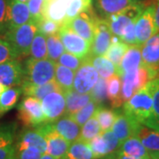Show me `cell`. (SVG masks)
<instances>
[{
  "mask_svg": "<svg viewBox=\"0 0 159 159\" xmlns=\"http://www.w3.org/2000/svg\"><path fill=\"white\" fill-rule=\"evenodd\" d=\"M151 159H159V151H151L149 152Z\"/></svg>",
  "mask_w": 159,
  "mask_h": 159,
  "instance_id": "53",
  "label": "cell"
},
{
  "mask_svg": "<svg viewBox=\"0 0 159 159\" xmlns=\"http://www.w3.org/2000/svg\"><path fill=\"white\" fill-rule=\"evenodd\" d=\"M101 133L102 131L100 128V125L98 123L96 115L94 114L90 119L82 125L81 130L80 133L79 139L84 142H89L93 138L97 136Z\"/></svg>",
  "mask_w": 159,
  "mask_h": 159,
  "instance_id": "36",
  "label": "cell"
},
{
  "mask_svg": "<svg viewBox=\"0 0 159 159\" xmlns=\"http://www.w3.org/2000/svg\"><path fill=\"white\" fill-rule=\"evenodd\" d=\"M92 3L93 0H72L66 9V17L62 24H66L80 12L92 8Z\"/></svg>",
  "mask_w": 159,
  "mask_h": 159,
  "instance_id": "38",
  "label": "cell"
},
{
  "mask_svg": "<svg viewBox=\"0 0 159 159\" xmlns=\"http://www.w3.org/2000/svg\"><path fill=\"white\" fill-rule=\"evenodd\" d=\"M91 100L98 105H102L106 101L107 97V80L99 77L97 83L89 92Z\"/></svg>",
  "mask_w": 159,
  "mask_h": 159,
  "instance_id": "39",
  "label": "cell"
},
{
  "mask_svg": "<svg viewBox=\"0 0 159 159\" xmlns=\"http://www.w3.org/2000/svg\"><path fill=\"white\" fill-rule=\"evenodd\" d=\"M6 89V87H5V86H3L1 83H0V95L4 92V90Z\"/></svg>",
  "mask_w": 159,
  "mask_h": 159,
  "instance_id": "56",
  "label": "cell"
},
{
  "mask_svg": "<svg viewBox=\"0 0 159 159\" xmlns=\"http://www.w3.org/2000/svg\"><path fill=\"white\" fill-rule=\"evenodd\" d=\"M122 111L141 125L159 132V126L154 117L153 101L148 82L124 102Z\"/></svg>",
  "mask_w": 159,
  "mask_h": 159,
  "instance_id": "1",
  "label": "cell"
},
{
  "mask_svg": "<svg viewBox=\"0 0 159 159\" xmlns=\"http://www.w3.org/2000/svg\"><path fill=\"white\" fill-rule=\"evenodd\" d=\"M47 123H53L66 114V99L63 91H54L41 100Z\"/></svg>",
  "mask_w": 159,
  "mask_h": 159,
  "instance_id": "11",
  "label": "cell"
},
{
  "mask_svg": "<svg viewBox=\"0 0 159 159\" xmlns=\"http://www.w3.org/2000/svg\"><path fill=\"white\" fill-rule=\"evenodd\" d=\"M57 34L67 52L80 57H86L89 54L90 43L76 34L66 25H61Z\"/></svg>",
  "mask_w": 159,
  "mask_h": 159,
  "instance_id": "7",
  "label": "cell"
},
{
  "mask_svg": "<svg viewBox=\"0 0 159 159\" xmlns=\"http://www.w3.org/2000/svg\"><path fill=\"white\" fill-rule=\"evenodd\" d=\"M136 137L148 152L159 151V132L146 125H141L137 131Z\"/></svg>",
  "mask_w": 159,
  "mask_h": 159,
  "instance_id": "28",
  "label": "cell"
},
{
  "mask_svg": "<svg viewBox=\"0 0 159 159\" xmlns=\"http://www.w3.org/2000/svg\"><path fill=\"white\" fill-rule=\"evenodd\" d=\"M112 33L105 19L97 16L94 39L91 43L89 56H104L111 45Z\"/></svg>",
  "mask_w": 159,
  "mask_h": 159,
  "instance_id": "12",
  "label": "cell"
},
{
  "mask_svg": "<svg viewBox=\"0 0 159 159\" xmlns=\"http://www.w3.org/2000/svg\"><path fill=\"white\" fill-rule=\"evenodd\" d=\"M43 152L35 147H28L15 150V159H39Z\"/></svg>",
  "mask_w": 159,
  "mask_h": 159,
  "instance_id": "49",
  "label": "cell"
},
{
  "mask_svg": "<svg viewBox=\"0 0 159 159\" xmlns=\"http://www.w3.org/2000/svg\"><path fill=\"white\" fill-rule=\"evenodd\" d=\"M66 159H95V157L89 143L78 139L70 144Z\"/></svg>",
  "mask_w": 159,
  "mask_h": 159,
  "instance_id": "32",
  "label": "cell"
},
{
  "mask_svg": "<svg viewBox=\"0 0 159 159\" xmlns=\"http://www.w3.org/2000/svg\"><path fill=\"white\" fill-rule=\"evenodd\" d=\"M37 31V24L31 20L5 34V39L9 42L18 58L29 55L30 46Z\"/></svg>",
  "mask_w": 159,
  "mask_h": 159,
  "instance_id": "4",
  "label": "cell"
},
{
  "mask_svg": "<svg viewBox=\"0 0 159 159\" xmlns=\"http://www.w3.org/2000/svg\"><path fill=\"white\" fill-rule=\"evenodd\" d=\"M102 159H116V157H115V156H114V154H110V155H108V156H106V157H104Z\"/></svg>",
  "mask_w": 159,
  "mask_h": 159,
  "instance_id": "55",
  "label": "cell"
},
{
  "mask_svg": "<svg viewBox=\"0 0 159 159\" xmlns=\"http://www.w3.org/2000/svg\"><path fill=\"white\" fill-rule=\"evenodd\" d=\"M31 20V16L27 3L10 0L9 3V30L16 29ZM8 30V31H9Z\"/></svg>",
  "mask_w": 159,
  "mask_h": 159,
  "instance_id": "22",
  "label": "cell"
},
{
  "mask_svg": "<svg viewBox=\"0 0 159 159\" xmlns=\"http://www.w3.org/2000/svg\"><path fill=\"white\" fill-rule=\"evenodd\" d=\"M22 94L26 97H34L38 100H42L43 97L54 91H62L61 88L58 86L57 81L55 80H52L51 81L47 82L45 84L38 86L30 85L22 82L20 84Z\"/></svg>",
  "mask_w": 159,
  "mask_h": 159,
  "instance_id": "24",
  "label": "cell"
},
{
  "mask_svg": "<svg viewBox=\"0 0 159 159\" xmlns=\"http://www.w3.org/2000/svg\"><path fill=\"white\" fill-rule=\"evenodd\" d=\"M121 79L118 74H114L107 80V97L112 109H119L123 105L121 98Z\"/></svg>",
  "mask_w": 159,
  "mask_h": 159,
  "instance_id": "30",
  "label": "cell"
},
{
  "mask_svg": "<svg viewBox=\"0 0 159 159\" xmlns=\"http://www.w3.org/2000/svg\"><path fill=\"white\" fill-rule=\"evenodd\" d=\"M53 128L70 143L75 142L80 137V125L69 115H64L60 119L51 123Z\"/></svg>",
  "mask_w": 159,
  "mask_h": 159,
  "instance_id": "21",
  "label": "cell"
},
{
  "mask_svg": "<svg viewBox=\"0 0 159 159\" xmlns=\"http://www.w3.org/2000/svg\"><path fill=\"white\" fill-rule=\"evenodd\" d=\"M28 147H35L39 148L43 153L47 149L45 138L38 126L26 127L16 137L15 150Z\"/></svg>",
  "mask_w": 159,
  "mask_h": 159,
  "instance_id": "17",
  "label": "cell"
},
{
  "mask_svg": "<svg viewBox=\"0 0 159 159\" xmlns=\"http://www.w3.org/2000/svg\"><path fill=\"white\" fill-rule=\"evenodd\" d=\"M14 58L18 57L9 42L5 38H0V64Z\"/></svg>",
  "mask_w": 159,
  "mask_h": 159,
  "instance_id": "47",
  "label": "cell"
},
{
  "mask_svg": "<svg viewBox=\"0 0 159 159\" xmlns=\"http://www.w3.org/2000/svg\"><path fill=\"white\" fill-rule=\"evenodd\" d=\"M98 106H99L98 104L91 100L90 102H88L84 107H82L77 112L70 115V117L74 119L80 126H81L95 114Z\"/></svg>",
  "mask_w": 159,
  "mask_h": 159,
  "instance_id": "40",
  "label": "cell"
},
{
  "mask_svg": "<svg viewBox=\"0 0 159 159\" xmlns=\"http://www.w3.org/2000/svg\"><path fill=\"white\" fill-rule=\"evenodd\" d=\"M65 99H66V114L65 115H72L77 112L82 107L91 101V97L89 93L81 94L77 91L70 89L65 91Z\"/></svg>",
  "mask_w": 159,
  "mask_h": 159,
  "instance_id": "23",
  "label": "cell"
},
{
  "mask_svg": "<svg viewBox=\"0 0 159 159\" xmlns=\"http://www.w3.org/2000/svg\"><path fill=\"white\" fill-rule=\"evenodd\" d=\"M87 59L96 68L99 77L109 79L111 76L117 74V66L104 56H87Z\"/></svg>",
  "mask_w": 159,
  "mask_h": 159,
  "instance_id": "29",
  "label": "cell"
},
{
  "mask_svg": "<svg viewBox=\"0 0 159 159\" xmlns=\"http://www.w3.org/2000/svg\"><path fill=\"white\" fill-rule=\"evenodd\" d=\"M159 76V70H153L145 66L125 73L121 76V98L123 104L129 100L137 91L147 85L148 81Z\"/></svg>",
  "mask_w": 159,
  "mask_h": 159,
  "instance_id": "3",
  "label": "cell"
},
{
  "mask_svg": "<svg viewBox=\"0 0 159 159\" xmlns=\"http://www.w3.org/2000/svg\"><path fill=\"white\" fill-rule=\"evenodd\" d=\"M117 116L114 121L111 131L118 137L120 143L125 142L126 139L131 136H136L137 131L141 124L122 111V109H115Z\"/></svg>",
  "mask_w": 159,
  "mask_h": 159,
  "instance_id": "15",
  "label": "cell"
},
{
  "mask_svg": "<svg viewBox=\"0 0 159 159\" xmlns=\"http://www.w3.org/2000/svg\"><path fill=\"white\" fill-rule=\"evenodd\" d=\"M86 59H87V57H80L75 56L74 54H71L69 52H64L57 59V64L72 69L73 71H76L83 63L85 62Z\"/></svg>",
  "mask_w": 159,
  "mask_h": 159,
  "instance_id": "42",
  "label": "cell"
},
{
  "mask_svg": "<svg viewBox=\"0 0 159 159\" xmlns=\"http://www.w3.org/2000/svg\"><path fill=\"white\" fill-rule=\"evenodd\" d=\"M47 1H50V0H44V2H47Z\"/></svg>",
  "mask_w": 159,
  "mask_h": 159,
  "instance_id": "59",
  "label": "cell"
},
{
  "mask_svg": "<svg viewBox=\"0 0 159 159\" xmlns=\"http://www.w3.org/2000/svg\"><path fill=\"white\" fill-rule=\"evenodd\" d=\"M22 94L21 87H8L0 95V117L17 105L19 98Z\"/></svg>",
  "mask_w": 159,
  "mask_h": 159,
  "instance_id": "26",
  "label": "cell"
},
{
  "mask_svg": "<svg viewBox=\"0 0 159 159\" xmlns=\"http://www.w3.org/2000/svg\"><path fill=\"white\" fill-rule=\"evenodd\" d=\"M46 43L48 51V58L56 62L65 51V47L63 45L62 41L58 34L57 33L48 35L46 39Z\"/></svg>",
  "mask_w": 159,
  "mask_h": 159,
  "instance_id": "37",
  "label": "cell"
},
{
  "mask_svg": "<svg viewBox=\"0 0 159 159\" xmlns=\"http://www.w3.org/2000/svg\"><path fill=\"white\" fill-rule=\"evenodd\" d=\"M89 143L90 145L92 152L94 154L95 159H102L110 155L107 144L105 142V140L103 139L102 134H99L97 136L93 138Z\"/></svg>",
  "mask_w": 159,
  "mask_h": 159,
  "instance_id": "41",
  "label": "cell"
},
{
  "mask_svg": "<svg viewBox=\"0 0 159 159\" xmlns=\"http://www.w3.org/2000/svg\"><path fill=\"white\" fill-rule=\"evenodd\" d=\"M118 151L132 157L150 158L148 149L142 145L141 141L136 136L129 137L125 142H122Z\"/></svg>",
  "mask_w": 159,
  "mask_h": 159,
  "instance_id": "27",
  "label": "cell"
},
{
  "mask_svg": "<svg viewBox=\"0 0 159 159\" xmlns=\"http://www.w3.org/2000/svg\"><path fill=\"white\" fill-rule=\"evenodd\" d=\"M31 20L37 23L43 18V6L44 0H29L28 1Z\"/></svg>",
  "mask_w": 159,
  "mask_h": 159,
  "instance_id": "46",
  "label": "cell"
},
{
  "mask_svg": "<svg viewBox=\"0 0 159 159\" xmlns=\"http://www.w3.org/2000/svg\"><path fill=\"white\" fill-rule=\"evenodd\" d=\"M9 3L10 0H0V34L9 30Z\"/></svg>",
  "mask_w": 159,
  "mask_h": 159,
  "instance_id": "45",
  "label": "cell"
},
{
  "mask_svg": "<svg viewBox=\"0 0 159 159\" xmlns=\"http://www.w3.org/2000/svg\"><path fill=\"white\" fill-rule=\"evenodd\" d=\"M148 85L150 87L153 101L154 117L159 126V76L148 81Z\"/></svg>",
  "mask_w": 159,
  "mask_h": 159,
  "instance_id": "44",
  "label": "cell"
},
{
  "mask_svg": "<svg viewBox=\"0 0 159 159\" xmlns=\"http://www.w3.org/2000/svg\"><path fill=\"white\" fill-rule=\"evenodd\" d=\"M155 21L157 32H159V0H157L156 4V9H155Z\"/></svg>",
  "mask_w": 159,
  "mask_h": 159,
  "instance_id": "52",
  "label": "cell"
},
{
  "mask_svg": "<svg viewBox=\"0 0 159 159\" xmlns=\"http://www.w3.org/2000/svg\"><path fill=\"white\" fill-rule=\"evenodd\" d=\"M114 156L116 159H151V158H142V157H132V156H128L125 154L120 153L119 151H116L114 152Z\"/></svg>",
  "mask_w": 159,
  "mask_h": 159,
  "instance_id": "51",
  "label": "cell"
},
{
  "mask_svg": "<svg viewBox=\"0 0 159 159\" xmlns=\"http://www.w3.org/2000/svg\"><path fill=\"white\" fill-rule=\"evenodd\" d=\"M138 2V0H94V6L97 16L107 19Z\"/></svg>",
  "mask_w": 159,
  "mask_h": 159,
  "instance_id": "19",
  "label": "cell"
},
{
  "mask_svg": "<svg viewBox=\"0 0 159 159\" xmlns=\"http://www.w3.org/2000/svg\"><path fill=\"white\" fill-rule=\"evenodd\" d=\"M142 66L159 70V32L142 45Z\"/></svg>",
  "mask_w": 159,
  "mask_h": 159,
  "instance_id": "18",
  "label": "cell"
},
{
  "mask_svg": "<svg viewBox=\"0 0 159 159\" xmlns=\"http://www.w3.org/2000/svg\"><path fill=\"white\" fill-rule=\"evenodd\" d=\"M155 9L156 4L146 6L140 16L137 18L135 21L137 45H142L154 34L157 33L155 21Z\"/></svg>",
  "mask_w": 159,
  "mask_h": 159,
  "instance_id": "9",
  "label": "cell"
},
{
  "mask_svg": "<svg viewBox=\"0 0 159 159\" xmlns=\"http://www.w3.org/2000/svg\"><path fill=\"white\" fill-rule=\"evenodd\" d=\"M74 73L72 69L66 67L62 65L56 64V72L54 80L57 81L58 86L61 88L63 92L73 89Z\"/></svg>",
  "mask_w": 159,
  "mask_h": 159,
  "instance_id": "33",
  "label": "cell"
},
{
  "mask_svg": "<svg viewBox=\"0 0 159 159\" xmlns=\"http://www.w3.org/2000/svg\"><path fill=\"white\" fill-rule=\"evenodd\" d=\"M145 7L146 6L142 3L138 2L105 19L112 34L120 37L124 29L129 23L133 20H135L140 16Z\"/></svg>",
  "mask_w": 159,
  "mask_h": 159,
  "instance_id": "8",
  "label": "cell"
},
{
  "mask_svg": "<svg viewBox=\"0 0 159 159\" xmlns=\"http://www.w3.org/2000/svg\"><path fill=\"white\" fill-rule=\"evenodd\" d=\"M38 127L45 138L46 153L50 154L56 159H66V154L71 143L53 128L51 123H44Z\"/></svg>",
  "mask_w": 159,
  "mask_h": 159,
  "instance_id": "6",
  "label": "cell"
},
{
  "mask_svg": "<svg viewBox=\"0 0 159 159\" xmlns=\"http://www.w3.org/2000/svg\"><path fill=\"white\" fill-rule=\"evenodd\" d=\"M25 77L24 65L18 59L0 64V83L6 88L20 85Z\"/></svg>",
  "mask_w": 159,
  "mask_h": 159,
  "instance_id": "14",
  "label": "cell"
},
{
  "mask_svg": "<svg viewBox=\"0 0 159 159\" xmlns=\"http://www.w3.org/2000/svg\"><path fill=\"white\" fill-rule=\"evenodd\" d=\"M142 45H129L127 51L117 67V74L122 76L128 72H132L142 66Z\"/></svg>",
  "mask_w": 159,
  "mask_h": 159,
  "instance_id": "20",
  "label": "cell"
},
{
  "mask_svg": "<svg viewBox=\"0 0 159 159\" xmlns=\"http://www.w3.org/2000/svg\"><path fill=\"white\" fill-rule=\"evenodd\" d=\"M17 128L15 122L0 125V159H15Z\"/></svg>",
  "mask_w": 159,
  "mask_h": 159,
  "instance_id": "16",
  "label": "cell"
},
{
  "mask_svg": "<svg viewBox=\"0 0 159 159\" xmlns=\"http://www.w3.org/2000/svg\"><path fill=\"white\" fill-rule=\"evenodd\" d=\"M29 55L35 59H44L48 57L45 35L40 33L39 31L36 32L31 43Z\"/></svg>",
  "mask_w": 159,
  "mask_h": 159,
  "instance_id": "35",
  "label": "cell"
},
{
  "mask_svg": "<svg viewBox=\"0 0 159 159\" xmlns=\"http://www.w3.org/2000/svg\"><path fill=\"white\" fill-rule=\"evenodd\" d=\"M137 20V19H136ZM135 20H133L125 27L120 35V40L127 45L136 44V35H135Z\"/></svg>",
  "mask_w": 159,
  "mask_h": 159,
  "instance_id": "48",
  "label": "cell"
},
{
  "mask_svg": "<svg viewBox=\"0 0 159 159\" xmlns=\"http://www.w3.org/2000/svg\"><path fill=\"white\" fill-rule=\"evenodd\" d=\"M101 134H102V137L105 140V142L107 144L109 154H112L116 152L117 150H119L121 143L112 131L109 130L106 131V132H102Z\"/></svg>",
  "mask_w": 159,
  "mask_h": 159,
  "instance_id": "50",
  "label": "cell"
},
{
  "mask_svg": "<svg viewBox=\"0 0 159 159\" xmlns=\"http://www.w3.org/2000/svg\"><path fill=\"white\" fill-rule=\"evenodd\" d=\"M18 119L25 127H36L47 123L41 101L34 97H26L20 102Z\"/></svg>",
  "mask_w": 159,
  "mask_h": 159,
  "instance_id": "5",
  "label": "cell"
},
{
  "mask_svg": "<svg viewBox=\"0 0 159 159\" xmlns=\"http://www.w3.org/2000/svg\"><path fill=\"white\" fill-rule=\"evenodd\" d=\"M55 61L51 59H35L29 57L24 62L25 77L22 82L30 85L38 86L45 84L55 78Z\"/></svg>",
  "mask_w": 159,
  "mask_h": 159,
  "instance_id": "2",
  "label": "cell"
},
{
  "mask_svg": "<svg viewBox=\"0 0 159 159\" xmlns=\"http://www.w3.org/2000/svg\"><path fill=\"white\" fill-rule=\"evenodd\" d=\"M98 79L99 74L96 68L88 59H86L85 62L76 70L73 88L74 90L81 94L89 93Z\"/></svg>",
  "mask_w": 159,
  "mask_h": 159,
  "instance_id": "13",
  "label": "cell"
},
{
  "mask_svg": "<svg viewBox=\"0 0 159 159\" xmlns=\"http://www.w3.org/2000/svg\"><path fill=\"white\" fill-rule=\"evenodd\" d=\"M129 45L122 42L119 36L112 35L111 45L109 46L108 50L104 54V57H107L109 60H111L118 67Z\"/></svg>",
  "mask_w": 159,
  "mask_h": 159,
  "instance_id": "31",
  "label": "cell"
},
{
  "mask_svg": "<svg viewBox=\"0 0 159 159\" xmlns=\"http://www.w3.org/2000/svg\"><path fill=\"white\" fill-rule=\"evenodd\" d=\"M97 18V14L92 7L87 11L80 12L76 17L69 20L68 22L62 25H66L72 30H74L76 34H78L80 36L91 43L94 39Z\"/></svg>",
  "mask_w": 159,
  "mask_h": 159,
  "instance_id": "10",
  "label": "cell"
},
{
  "mask_svg": "<svg viewBox=\"0 0 159 159\" xmlns=\"http://www.w3.org/2000/svg\"><path fill=\"white\" fill-rule=\"evenodd\" d=\"M36 24H37V29L40 33H42L43 35H47V36L57 34L61 27V24L44 17L42 20H40Z\"/></svg>",
  "mask_w": 159,
  "mask_h": 159,
  "instance_id": "43",
  "label": "cell"
},
{
  "mask_svg": "<svg viewBox=\"0 0 159 159\" xmlns=\"http://www.w3.org/2000/svg\"><path fill=\"white\" fill-rule=\"evenodd\" d=\"M68 6V4L62 0H50L44 2L43 17L62 25Z\"/></svg>",
  "mask_w": 159,
  "mask_h": 159,
  "instance_id": "25",
  "label": "cell"
},
{
  "mask_svg": "<svg viewBox=\"0 0 159 159\" xmlns=\"http://www.w3.org/2000/svg\"><path fill=\"white\" fill-rule=\"evenodd\" d=\"M19 2H22V3H28V1L29 0H17Z\"/></svg>",
  "mask_w": 159,
  "mask_h": 159,
  "instance_id": "57",
  "label": "cell"
},
{
  "mask_svg": "<svg viewBox=\"0 0 159 159\" xmlns=\"http://www.w3.org/2000/svg\"><path fill=\"white\" fill-rule=\"evenodd\" d=\"M62 1H64V2H66V4H70V2H71V1H72V0H62Z\"/></svg>",
  "mask_w": 159,
  "mask_h": 159,
  "instance_id": "58",
  "label": "cell"
},
{
  "mask_svg": "<svg viewBox=\"0 0 159 159\" xmlns=\"http://www.w3.org/2000/svg\"><path fill=\"white\" fill-rule=\"evenodd\" d=\"M98 123L100 125V128L102 132L111 130L114 121L117 116V111L114 109H109L99 105L95 112Z\"/></svg>",
  "mask_w": 159,
  "mask_h": 159,
  "instance_id": "34",
  "label": "cell"
},
{
  "mask_svg": "<svg viewBox=\"0 0 159 159\" xmlns=\"http://www.w3.org/2000/svg\"><path fill=\"white\" fill-rule=\"evenodd\" d=\"M39 159H56L55 157H53L52 156H51L50 154L48 153H43V155H42V157H40Z\"/></svg>",
  "mask_w": 159,
  "mask_h": 159,
  "instance_id": "54",
  "label": "cell"
}]
</instances>
